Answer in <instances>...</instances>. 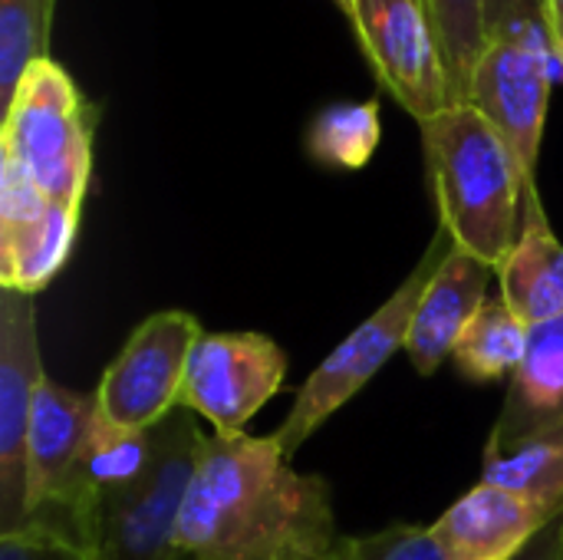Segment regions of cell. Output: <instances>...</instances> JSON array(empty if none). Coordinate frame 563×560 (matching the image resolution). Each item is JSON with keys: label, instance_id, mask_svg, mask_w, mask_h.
<instances>
[{"label": "cell", "instance_id": "8992f818", "mask_svg": "<svg viewBox=\"0 0 563 560\" xmlns=\"http://www.w3.org/2000/svg\"><path fill=\"white\" fill-rule=\"evenodd\" d=\"M558 73H563V63L548 13L534 10L488 36L472 76L468 102L501 132L528 188L538 185V155Z\"/></svg>", "mask_w": 563, "mask_h": 560}, {"label": "cell", "instance_id": "2e32d148", "mask_svg": "<svg viewBox=\"0 0 563 560\" xmlns=\"http://www.w3.org/2000/svg\"><path fill=\"white\" fill-rule=\"evenodd\" d=\"M554 426H563V317L531 330L528 356L511 376L488 449H505Z\"/></svg>", "mask_w": 563, "mask_h": 560}, {"label": "cell", "instance_id": "ba28073f", "mask_svg": "<svg viewBox=\"0 0 563 560\" xmlns=\"http://www.w3.org/2000/svg\"><path fill=\"white\" fill-rule=\"evenodd\" d=\"M346 13L379 83L419 125L452 106L442 46L422 0H350Z\"/></svg>", "mask_w": 563, "mask_h": 560}, {"label": "cell", "instance_id": "9c48e42d", "mask_svg": "<svg viewBox=\"0 0 563 560\" xmlns=\"http://www.w3.org/2000/svg\"><path fill=\"white\" fill-rule=\"evenodd\" d=\"M287 353L264 333H201L191 350L181 406L211 422L218 436L244 426L280 393Z\"/></svg>", "mask_w": 563, "mask_h": 560}, {"label": "cell", "instance_id": "6da1fadb", "mask_svg": "<svg viewBox=\"0 0 563 560\" xmlns=\"http://www.w3.org/2000/svg\"><path fill=\"white\" fill-rule=\"evenodd\" d=\"M330 485L300 475L274 436L205 439L178 551L191 560H327L340 545Z\"/></svg>", "mask_w": 563, "mask_h": 560}, {"label": "cell", "instance_id": "44dd1931", "mask_svg": "<svg viewBox=\"0 0 563 560\" xmlns=\"http://www.w3.org/2000/svg\"><path fill=\"white\" fill-rule=\"evenodd\" d=\"M49 0H0V96L13 99L23 73L43 59Z\"/></svg>", "mask_w": 563, "mask_h": 560}, {"label": "cell", "instance_id": "cb8c5ba5", "mask_svg": "<svg viewBox=\"0 0 563 560\" xmlns=\"http://www.w3.org/2000/svg\"><path fill=\"white\" fill-rule=\"evenodd\" d=\"M544 10V0H485V26L488 36H495L498 30H505L508 23L521 20L525 13Z\"/></svg>", "mask_w": 563, "mask_h": 560}, {"label": "cell", "instance_id": "d6986e66", "mask_svg": "<svg viewBox=\"0 0 563 560\" xmlns=\"http://www.w3.org/2000/svg\"><path fill=\"white\" fill-rule=\"evenodd\" d=\"M426 10L432 17L435 36L442 46L452 106L468 102L475 66L488 46L485 0H426Z\"/></svg>", "mask_w": 563, "mask_h": 560}, {"label": "cell", "instance_id": "d4e9b609", "mask_svg": "<svg viewBox=\"0 0 563 560\" xmlns=\"http://www.w3.org/2000/svg\"><path fill=\"white\" fill-rule=\"evenodd\" d=\"M515 560H563V512L531 541V548Z\"/></svg>", "mask_w": 563, "mask_h": 560}, {"label": "cell", "instance_id": "4fadbf2b", "mask_svg": "<svg viewBox=\"0 0 563 560\" xmlns=\"http://www.w3.org/2000/svg\"><path fill=\"white\" fill-rule=\"evenodd\" d=\"M558 515L508 488L478 482L468 495L449 505L432 525V535L449 560H515Z\"/></svg>", "mask_w": 563, "mask_h": 560}, {"label": "cell", "instance_id": "484cf974", "mask_svg": "<svg viewBox=\"0 0 563 560\" xmlns=\"http://www.w3.org/2000/svg\"><path fill=\"white\" fill-rule=\"evenodd\" d=\"M544 13H548L551 33H554V46H558V56H561L563 63V0H544Z\"/></svg>", "mask_w": 563, "mask_h": 560}, {"label": "cell", "instance_id": "ac0fdd59", "mask_svg": "<svg viewBox=\"0 0 563 560\" xmlns=\"http://www.w3.org/2000/svg\"><path fill=\"white\" fill-rule=\"evenodd\" d=\"M531 327L505 304V297H488L482 310L465 327L452 360L459 373L472 383L511 380L528 356Z\"/></svg>", "mask_w": 563, "mask_h": 560}, {"label": "cell", "instance_id": "8fae6325", "mask_svg": "<svg viewBox=\"0 0 563 560\" xmlns=\"http://www.w3.org/2000/svg\"><path fill=\"white\" fill-rule=\"evenodd\" d=\"M79 211L49 201L16 162L0 158V290L36 297L66 267Z\"/></svg>", "mask_w": 563, "mask_h": 560}, {"label": "cell", "instance_id": "5b68a950", "mask_svg": "<svg viewBox=\"0 0 563 560\" xmlns=\"http://www.w3.org/2000/svg\"><path fill=\"white\" fill-rule=\"evenodd\" d=\"M205 432L185 419L168 416L152 432V455L145 469L102 505L96 560H178V521L198 472Z\"/></svg>", "mask_w": 563, "mask_h": 560}, {"label": "cell", "instance_id": "9a60e30c", "mask_svg": "<svg viewBox=\"0 0 563 560\" xmlns=\"http://www.w3.org/2000/svg\"><path fill=\"white\" fill-rule=\"evenodd\" d=\"M505 304L534 330L563 317V244L558 241L538 185L525 188L521 231L498 267Z\"/></svg>", "mask_w": 563, "mask_h": 560}, {"label": "cell", "instance_id": "83f0119b", "mask_svg": "<svg viewBox=\"0 0 563 560\" xmlns=\"http://www.w3.org/2000/svg\"><path fill=\"white\" fill-rule=\"evenodd\" d=\"M333 3H340L343 10H350V0H333Z\"/></svg>", "mask_w": 563, "mask_h": 560}, {"label": "cell", "instance_id": "e0dca14e", "mask_svg": "<svg viewBox=\"0 0 563 560\" xmlns=\"http://www.w3.org/2000/svg\"><path fill=\"white\" fill-rule=\"evenodd\" d=\"M482 482L558 515L563 508V426L531 432L505 449H485Z\"/></svg>", "mask_w": 563, "mask_h": 560}, {"label": "cell", "instance_id": "7402d4cb", "mask_svg": "<svg viewBox=\"0 0 563 560\" xmlns=\"http://www.w3.org/2000/svg\"><path fill=\"white\" fill-rule=\"evenodd\" d=\"M346 560H449L432 528L422 525H389L376 535L340 538Z\"/></svg>", "mask_w": 563, "mask_h": 560}, {"label": "cell", "instance_id": "52a82bcc", "mask_svg": "<svg viewBox=\"0 0 563 560\" xmlns=\"http://www.w3.org/2000/svg\"><path fill=\"white\" fill-rule=\"evenodd\" d=\"M201 333L198 317L188 310L145 317L99 376L96 406L102 422L122 436H142L162 426L181 406L188 360Z\"/></svg>", "mask_w": 563, "mask_h": 560}, {"label": "cell", "instance_id": "3957f363", "mask_svg": "<svg viewBox=\"0 0 563 560\" xmlns=\"http://www.w3.org/2000/svg\"><path fill=\"white\" fill-rule=\"evenodd\" d=\"M92 109L69 73L36 59L3 109L0 158H10L56 205L82 211L92 172Z\"/></svg>", "mask_w": 563, "mask_h": 560}, {"label": "cell", "instance_id": "603a6c76", "mask_svg": "<svg viewBox=\"0 0 563 560\" xmlns=\"http://www.w3.org/2000/svg\"><path fill=\"white\" fill-rule=\"evenodd\" d=\"M0 560H92L82 551L49 541V538H36V535H3L0 538Z\"/></svg>", "mask_w": 563, "mask_h": 560}, {"label": "cell", "instance_id": "7c38bea8", "mask_svg": "<svg viewBox=\"0 0 563 560\" xmlns=\"http://www.w3.org/2000/svg\"><path fill=\"white\" fill-rule=\"evenodd\" d=\"M99 426L96 393H76L46 376L26 436V485L20 528L49 508L69 485L79 459L86 455ZM16 528V531H20Z\"/></svg>", "mask_w": 563, "mask_h": 560}, {"label": "cell", "instance_id": "7a4b0ae2", "mask_svg": "<svg viewBox=\"0 0 563 560\" xmlns=\"http://www.w3.org/2000/svg\"><path fill=\"white\" fill-rule=\"evenodd\" d=\"M419 129L442 231L498 274L518 241L528 188L515 152L472 102H455Z\"/></svg>", "mask_w": 563, "mask_h": 560}, {"label": "cell", "instance_id": "5bb4252c", "mask_svg": "<svg viewBox=\"0 0 563 560\" xmlns=\"http://www.w3.org/2000/svg\"><path fill=\"white\" fill-rule=\"evenodd\" d=\"M492 274L488 264L452 244L416 307L406 340V353L422 376H432L455 353L465 327L488 300Z\"/></svg>", "mask_w": 563, "mask_h": 560}, {"label": "cell", "instance_id": "ffe728a7", "mask_svg": "<svg viewBox=\"0 0 563 560\" xmlns=\"http://www.w3.org/2000/svg\"><path fill=\"white\" fill-rule=\"evenodd\" d=\"M379 106L340 102L323 109L307 132V149L317 162L333 168H363L379 145Z\"/></svg>", "mask_w": 563, "mask_h": 560}, {"label": "cell", "instance_id": "30bf717a", "mask_svg": "<svg viewBox=\"0 0 563 560\" xmlns=\"http://www.w3.org/2000/svg\"><path fill=\"white\" fill-rule=\"evenodd\" d=\"M43 383L33 297L0 290V538L23 521L26 436Z\"/></svg>", "mask_w": 563, "mask_h": 560}, {"label": "cell", "instance_id": "4316f807", "mask_svg": "<svg viewBox=\"0 0 563 560\" xmlns=\"http://www.w3.org/2000/svg\"><path fill=\"white\" fill-rule=\"evenodd\" d=\"M327 560H346V554H343V548L336 545V551H333V554H330V558H327Z\"/></svg>", "mask_w": 563, "mask_h": 560}, {"label": "cell", "instance_id": "f1b7e54d", "mask_svg": "<svg viewBox=\"0 0 563 560\" xmlns=\"http://www.w3.org/2000/svg\"><path fill=\"white\" fill-rule=\"evenodd\" d=\"M422 3H426V0H422Z\"/></svg>", "mask_w": 563, "mask_h": 560}, {"label": "cell", "instance_id": "277c9868", "mask_svg": "<svg viewBox=\"0 0 563 560\" xmlns=\"http://www.w3.org/2000/svg\"><path fill=\"white\" fill-rule=\"evenodd\" d=\"M452 238L449 231L439 228L435 241L426 248L422 261L412 267V274L389 294V300L369 317L363 320L310 376L307 383L297 389V399L287 413V419L280 422V429L274 432L277 446L284 449L287 459H294V452L333 416L340 413L399 350H406L409 340V327L416 317V307L429 287V281L435 277L439 264L445 261V254L452 251Z\"/></svg>", "mask_w": 563, "mask_h": 560}]
</instances>
